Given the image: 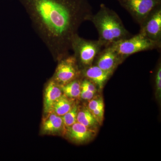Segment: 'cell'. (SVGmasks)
I'll list each match as a JSON object with an SVG mask.
<instances>
[{"label": "cell", "mask_w": 161, "mask_h": 161, "mask_svg": "<svg viewBox=\"0 0 161 161\" xmlns=\"http://www.w3.org/2000/svg\"><path fill=\"white\" fill-rule=\"evenodd\" d=\"M53 58L69 54L72 39L93 15L88 0H19Z\"/></svg>", "instance_id": "obj_1"}, {"label": "cell", "mask_w": 161, "mask_h": 161, "mask_svg": "<svg viewBox=\"0 0 161 161\" xmlns=\"http://www.w3.org/2000/svg\"><path fill=\"white\" fill-rule=\"evenodd\" d=\"M90 21L97 29L98 40L103 47L132 36L118 14L104 4H101L99 10L93 14Z\"/></svg>", "instance_id": "obj_2"}, {"label": "cell", "mask_w": 161, "mask_h": 161, "mask_svg": "<svg viewBox=\"0 0 161 161\" xmlns=\"http://www.w3.org/2000/svg\"><path fill=\"white\" fill-rule=\"evenodd\" d=\"M103 47L98 40H86L78 34L73 38L71 50L82 70L93 64L95 58Z\"/></svg>", "instance_id": "obj_3"}, {"label": "cell", "mask_w": 161, "mask_h": 161, "mask_svg": "<svg viewBox=\"0 0 161 161\" xmlns=\"http://www.w3.org/2000/svg\"><path fill=\"white\" fill-rule=\"evenodd\" d=\"M110 45L119 54L127 58L139 52L161 49V43L150 40L139 32L135 36Z\"/></svg>", "instance_id": "obj_4"}, {"label": "cell", "mask_w": 161, "mask_h": 161, "mask_svg": "<svg viewBox=\"0 0 161 161\" xmlns=\"http://www.w3.org/2000/svg\"><path fill=\"white\" fill-rule=\"evenodd\" d=\"M140 26L153 10L161 6V0H117Z\"/></svg>", "instance_id": "obj_5"}, {"label": "cell", "mask_w": 161, "mask_h": 161, "mask_svg": "<svg viewBox=\"0 0 161 161\" xmlns=\"http://www.w3.org/2000/svg\"><path fill=\"white\" fill-rule=\"evenodd\" d=\"M53 78L60 85H64L81 78V69L74 55H69L58 61Z\"/></svg>", "instance_id": "obj_6"}, {"label": "cell", "mask_w": 161, "mask_h": 161, "mask_svg": "<svg viewBox=\"0 0 161 161\" xmlns=\"http://www.w3.org/2000/svg\"><path fill=\"white\" fill-rule=\"evenodd\" d=\"M125 59L109 45L102 48L96 56L93 64L112 75L117 67Z\"/></svg>", "instance_id": "obj_7"}, {"label": "cell", "mask_w": 161, "mask_h": 161, "mask_svg": "<svg viewBox=\"0 0 161 161\" xmlns=\"http://www.w3.org/2000/svg\"><path fill=\"white\" fill-rule=\"evenodd\" d=\"M140 27V32L151 40L161 43V6L147 17Z\"/></svg>", "instance_id": "obj_8"}, {"label": "cell", "mask_w": 161, "mask_h": 161, "mask_svg": "<svg viewBox=\"0 0 161 161\" xmlns=\"http://www.w3.org/2000/svg\"><path fill=\"white\" fill-rule=\"evenodd\" d=\"M96 132L76 122L66 129L64 134L67 138L73 142L84 144L88 142L95 138Z\"/></svg>", "instance_id": "obj_9"}, {"label": "cell", "mask_w": 161, "mask_h": 161, "mask_svg": "<svg viewBox=\"0 0 161 161\" xmlns=\"http://www.w3.org/2000/svg\"><path fill=\"white\" fill-rule=\"evenodd\" d=\"M63 95L60 85L52 78L47 84L44 91L43 99L44 114H48L52 112L55 102Z\"/></svg>", "instance_id": "obj_10"}, {"label": "cell", "mask_w": 161, "mask_h": 161, "mask_svg": "<svg viewBox=\"0 0 161 161\" xmlns=\"http://www.w3.org/2000/svg\"><path fill=\"white\" fill-rule=\"evenodd\" d=\"M81 75L83 78L92 81L100 90L103 88L108 80L112 76L111 74L104 71L94 64L82 69Z\"/></svg>", "instance_id": "obj_11"}, {"label": "cell", "mask_w": 161, "mask_h": 161, "mask_svg": "<svg viewBox=\"0 0 161 161\" xmlns=\"http://www.w3.org/2000/svg\"><path fill=\"white\" fill-rule=\"evenodd\" d=\"M46 115L42 123V132L45 134H64L65 128L62 117L53 112Z\"/></svg>", "instance_id": "obj_12"}, {"label": "cell", "mask_w": 161, "mask_h": 161, "mask_svg": "<svg viewBox=\"0 0 161 161\" xmlns=\"http://www.w3.org/2000/svg\"><path fill=\"white\" fill-rule=\"evenodd\" d=\"M77 121L87 128L96 131L100 126L86 106L81 108L79 106Z\"/></svg>", "instance_id": "obj_13"}, {"label": "cell", "mask_w": 161, "mask_h": 161, "mask_svg": "<svg viewBox=\"0 0 161 161\" xmlns=\"http://www.w3.org/2000/svg\"><path fill=\"white\" fill-rule=\"evenodd\" d=\"M88 108L98 124L101 125L103 122L104 114V103L102 96H95L88 101Z\"/></svg>", "instance_id": "obj_14"}, {"label": "cell", "mask_w": 161, "mask_h": 161, "mask_svg": "<svg viewBox=\"0 0 161 161\" xmlns=\"http://www.w3.org/2000/svg\"><path fill=\"white\" fill-rule=\"evenodd\" d=\"M74 99L68 98L63 95L55 102L52 112L62 116L69 112L75 105Z\"/></svg>", "instance_id": "obj_15"}, {"label": "cell", "mask_w": 161, "mask_h": 161, "mask_svg": "<svg viewBox=\"0 0 161 161\" xmlns=\"http://www.w3.org/2000/svg\"><path fill=\"white\" fill-rule=\"evenodd\" d=\"M82 78L81 77L72 80L66 84L60 85L64 95L72 99L80 98Z\"/></svg>", "instance_id": "obj_16"}, {"label": "cell", "mask_w": 161, "mask_h": 161, "mask_svg": "<svg viewBox=\"0 0 161 161\" xmlns=\"http://www.w3.org/2000/svg\"><path fill=\"white\" fill-rule=\"evenodd\" d=\"M78 109L79 106L77 104L75 103L71 109L67 112L66 114H64L63 116H61L65 130L77 122V118Z\"/></svg>", "instance_id": "obj_17"}, {"label": "cell", "mask_w": 161, "mask_h": 161, "mask_svg": "<svg viewBox=\"0 0 161 161\" xmlns=\"http://www.w3.org/2000/svg\"><path fill=\"white\" fill-rule=\"evenodd\" d=\"M155 81L156 95L160 99L161 95V62L159 63L155 75Z\"/></svg>", "instance_id": "obj_18"}, {"label": "cell", "mask_w": 161, "mask_h": 161, "mask_svg": "<svg viewBox=\"0 0 161 161\" xmlns=\"http://www.w3.org/2000/svg\"><path fill=\"white\" fill-rule=\"evenodd\" d=\"M96 93L88 90L84 86L81 85V92L80 98L84 100L89 101L94 98Z\"/></svg>", "instance_id": "obj_19"}]
</instances>
